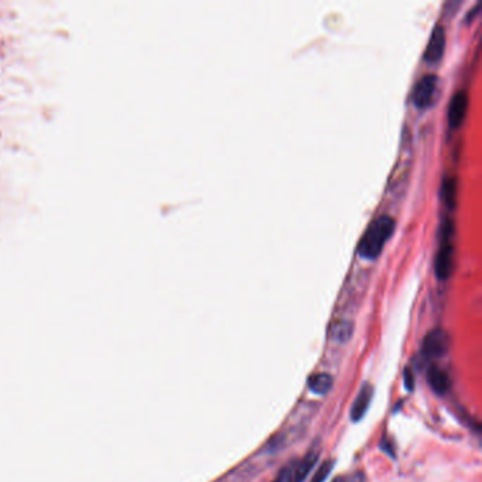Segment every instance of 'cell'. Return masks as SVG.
<instances>
[{
  "label": "cell",
  "instance_id": "1",
  "mask_svg": "<svg viewBox=\"0 0 482 482\" xmlns=\"http://www.w3.org/2000/svg\"><path fill=\"white\" fill-rule=\"evenodd\" d=\"M395 218L388 214H382L372 219L358 244V254L366 259H375L382 252V248L395 230Z\"/></svg>",
  "mask_w": 482,
  "mask_h": 482
},
{
  "label": "cell",
  "instance_id": "2",
  "mask_svg": "<svg viewBox=\"0 0 482 482\" xmlns=\"http://www.w3.org/2000/svg\"><path fill=\"white\" fill-rule=\"evenodd\" d=\"M440 245L435 254L434 269L435 275L440 279H447L452 271V255H454V223L447 216L440 225Z\"/></svg>",
  "mask_w": 482,
  "mask_h": 482
},
{
  "label": "cell",
  "instance_id": "3",
  "mask_svg": "<svg viewBox=\"0 0 482 482\" xmlns=\"http://www.w3.org/2000/svg\"><path fill=\"white\" fill-rule=\"evenodd\" d=\"M438 77L433 73L421 75L413 87V102L416 106L424 109L433 105L437 97Z\"/></svg>",
  "mask_w": 482,
  "mask_h": 482
},
{
  "label": "cell",
  "instance_id": "4",
  "mask_svg": "<svg viewBox=\"0 0 482 482\" xmlns=\"http://www.w3.org/2000/svg\"><path fill=\"white\" fill-rule=\"evenodd\" d=\"M316 461H317V454L310 452L303 459L293 461L289 465H286L273 482H303V479L313 469Z\"/></svg>",
  "mask_w": 482,
  "mask_h": 482
},
{
  "label": "cell",
  "instance_id": "5",
  "mask_svg": "<svg viewBox=\"0 0 482 482\" xmlns=\"http://www.w3.org/2000/svg\"><path fill=\"white\" fill-rule=\"evenodd\" d=\"M450 348V335L447 331L441 328L431 330L423 340L421 351L426 357L430 358H441L448 352Z\"/></svg>",
  "mask_w": 482,
  "mask_h": 482
},
{
  "label": "cell",
  "instance_id": "6",
  "mask_svg": "<svg viewBox=\"0 0 482 482\" xmlns=\"http://www.w3.org/2000/svg\"><path fill=\"white\" fill-rule=\"evenodd\" d=\"M445 49V30L444 26L437 23L430 35L427 47L424 50V60L428 63H435L441 58Z\"/></svg>",
  "mask_w": 482,
  "mask_h": 482
},
{
  "label": "cell",
  "instance_id": "7",
  "mask_svg": "<svg viewBox=\"0 0 482 482\" xmlns=\"http://www.w3.org/2000/svg\"><path fill=\"white\" fill-rule=\"evenodd\" d=\"M468 102H469V97H468V92L464 89H458L452 95L450 105H448V111H447L448 122L452 128H457L464 121L466 109H468Z\"/></svg>",
  "mask_w": 482,
  "mask_h": 482
},
{
  "label": "cell",
  "instance_id": "8",
  "mask_svg": "<svg viewBox=\"0 0 482 482\" xmlns=\"http://www.w3.org/2000/svg\"><path fill=\"white\" fill-rule=\"evenodd\" d=\"M372 393H373V390H372L371 385L366 383V385L362 386V389L358 393V396H357V399H355V402L352 404V409H351V417H352L354 421H358V420H361L365 416V413H366V410H368V407L371 404Z\"/></svg>",
  "mask_w": 482,
  "mask_h": 482
},
{
  "label": "cell",
  "instance_id": "9",
  "mask_svg": "<svg viewBox=\"0 0 482 482\" xmlns=\"http://www.w3.org/2000/svg\"><path fill=\"white\" fill-rule=\"evenodd\" d=\"M427 378H428L430 386L438 395H444L451 386V381H450L448 373L444 369H441L440 366L433 365L427 372Z\"/></svg>",
  "mask_w": 482,
  "mask_h": 482
},
{
  "label": "cell",
  "instance_id": "10",
  "mask_svg": "<svg viewBox=\"0 0 482 482\" xmlns=\"http://www.w3.org/2000/svg\"><path fill=\"white\" fill-rule=\"evenodd\" d=\"M333 386V378L328 373H316L309 379V388L319 395L327 393Z\"/></svg>",
  "mask_w": 482,
  "mask_h": 482
},
{
  "label": "cell",
  "instance_id": "11",
  "mask_svg": "<svg viewBox=\"0 0 482 482\" xmlns=\"http://www.w3.org/2000/svg\"><path fill=\"white\" fill-rule=\"evenodd\" d=\"M441 195L445 201L447 205L454 206L457 201V180L454 177H447L444 178L443 188H441Z\"/></svg>",
  "mask_w": 482,
  "mask_h": 482
},
{
  "label": "cell",
  "instance_id": "12",
  "mask_svg": "<svg viewBox=\"0 0 482 482\" xmlns=\"http://www.w3.org/2000/svg\"><path fill=\"white\" fill-rule=\"evenodd\" d=\"M334 462L333 461H326L320 469L316 472V475L313 476V481L311 482H324V479L328 476V474L331 472V468H333Z\"/></svg>",
  "mask_w": 482,
  "mask_h": 482
},
{
  "label": "cell",
  "instance_id": "13",
  "mask_svg": "<svg viewBox=\"0 0 482 482\" xmlns=\"http://www.w3.org/2000/svg\"><path fill=\"white\" fill-rule=\"evenodd\" d=\"M334 333H335V337L341 335L342 340H347V337H350V334H351V326L345 321L337 323L334 327Z\"/></svg>",
  "mask_w": 482,
  "mask_h": 482
},
{
  "label": "cell",
  "instance_id": "14",
  "mask_svg": "<svg viewBox=\"0 0 482 482\" xmlns=\"http://www.w3.org/2000/svg\"><path fill=\"white\" fill-rule=\"evenodd\" d=\"M404 378H406V381H404V383H406V388H407L409 390H412V389H413V385H414V382H413L412 372H410L409 369H406V372H404Z\"/></svg>",
  "mask_w": 482,
  "mask_h": 482
}]
</instances>
